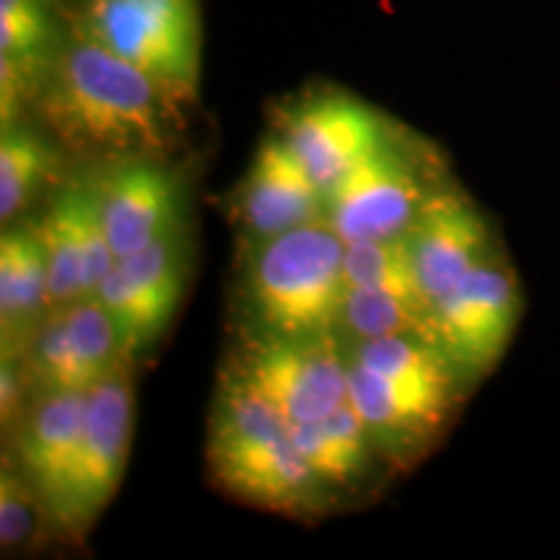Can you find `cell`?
<instances>
[{"instance_id": "ac0fdd59", "label": "cell", "mask_w": 560, "mask_h": 560, "mask_svg": "<svg viewBox=\"0 0 560 560\" xmlns=\"http://www.w3.org/2000/svg\"><path fill=\"white\" fill-rule=\"evenodd\" d=\"M50 314V276L37 226L13 223L0 236V353H24L26 342Z\"/></svg>"}, {"instance_id": "52a82bcc", "label": "cell", "mask_w": 560, "mask_h": 560, "mask_svg": "<svg viewBox=\"0 0 560 560\" xmlns=\"http://www.w3.org/2000/svg\"><path fill=\"white\" fill-rule=\"evenodd\" d=\"M444 179L389 130L327 195L325 219L346 244L400 236Z\"/></svg>"}, {"instance_id": "8992f818", "label": "cell", "mask_w": 560, "mask_h": 560, "mask_svg": "<svg viewBox=\"0 0 560 560\" xmlns=\"http://www.w3.org/2000/svg\"><path fill=\"white\" fill-rule=\"evenodd\" d=\"M524 312V293L506 252L467 272L429 310L425 332L467 387L499 366Z\"/></svg>"}, {"instance_id": "8fae6325", "label": "cell", "mask_w": 560, "mask_h": 560, "mask_svg": "<svg viewBox=\"0 0 560 560\" xmlns=\"http://www.w3.org/2000/svg\"><path fill=\"white\" fill-rule=\"evenodd\" d=\"M89 177L117 260L149 247L185 223V182L164 159L96 161Z\"/></svg>"}, {"instance_id": "7c38bea8", "label": "cell", "mask_w": 560, "mask_h": 560, "mask_svg": "<svg viewBox=\"0 0 560 560\" xmlns=\"http://www.w3.org/2000/svg\"><path fill=\"white\" fill-rule=\"evenodd\" d=\"M402 236L425 310H431L467 272L501 252V242L486 213L450 179L431 192Z\"/></svg>"}, {"instance_id": "4fadbf2b", "label": "cell", "mask_w": 560, "mask_h": 560, "mask_svg": "<svg viewBox=\"0 0 560 560\" xmlns=\"http://www.w3.org/2000/svg\"><path fill=\"white\" fill-rule=\"evenodd\" d=\"M387 132L389 125L380 112L346 91L306 94L278 117V136L291 145L325 198Z\"/></svg>"}, {"instance_id": "7402d4cb", "label": "cell", "mask_w": 560, "mask_h": 560, "mask_svg": "<svg viewBox=\"0 0 560 560\" xmlns=\"http://www.w3.org/2000/svg\"><path fill=\"white\" fill-rule=\"evenodd\" d=\"M425 322H429V314L397 293L374 289V285H346L335 335L346 346H355V342L387 338L397 332H425Z\"/></svg>"}, {"instance_id": "9a60e30c", "label": "cell", "mask_w": 560, "mask_h": 560, "mask_svg": "<svg viewBox=\"0 0 560 560\" xmlns=\"http://www.w3.org/2000/svg\"><path fill=\"white\" fill-rule=\"evenodd\" d=\"M327 198L291 145L278 132L260 143L234 195V219L244 244H257L285 231L322 221Z\"/></svg>"}, {"instance_id": "9c48e42d", "label": "cell", "mask_w": 560, "mask_h": 560, "mask_svg": "<svg viewBox=\"0 0 560 560\" xmlns=\"http://www.w3.org/2000/svg\"><path fill=\"white\" fill-rule=\"evenodd\" d=\"M187 276L190 247L185 229L112 265L94 296L115 322L125 359L136 361L166 330L185 293Z\"/></svg>"}, {"instance_id": "5b68a950", "label": "cell", "mask_w": 560, "mask_h": 560, "mask_svg": "<svg viewBox=\"0 0 560 560\" xmlns=\"http://www.w3.org/2000/svg\"><path fill=\"white\" fill-rule=\"evenodd\" d=\"M289 425L330 416L348 400L350 353L335 332L270 335L242 327L229 363Z\"/></svg>"}, {"instance_id": "2e32d148", "label": "cell", "mask_w": 560, "mask_h": 560, "mask_svg": "<svg viewBox=\"0 0 560 560\" xmlns=\"http://www.w3.org/2000/svg\"><path fill=\"white\" fill-rule=\"evenodd\" d=\"M86 395L89 389H68L32 397L11 431V462L39 493L45 516L79 450Z\"/></svg>"}, {"instance_id": "277c9868", "label": "cell", "mask_w": 560, "mask_h": 560, "mask_svg": "<svg viewBox=\"0 0 560 560\" xmlns=\"http://www.w3.org/2000/svg\"><path fill=\"white\" fill-rule=\"evenodd\" d=\"M73 32L132 62L182 104L198 100L202 68L198 0H89Z\"/></svg>"}, {"instance_id": "603a6c76", "label": "cell", "mask_w": 560, "mask_h": 560, "mask_svg": "<svg viewBox=\"0 0 560 560\" xmlns=\"http://www.w3.org/2000/svg\"><path fill=\"white\" fill-rule=\"evenodd\" d=\"M346 283L348 285H374L397 293V296L412 301L425 310L420 299L416 276L408 255L405 236H389V240H366L346 244Z\"/></svg>"}, {"instance_id": "e0dca14e", "label": "cell", "mask_w": 560, "mask_h": 560, "mask_svg": "<svg viewBox=\"0 0 560 560\" xmlns=\"http://www.w3.org/2000/svg\"><path fill=\"white\" fill-rule=\"evenodd\" d=\"M348 400L374 439L376 450L392 459L416 457L450 423L457 405L405 389L382 374L350 361Z\"/></svg>"}, {"instance_id": "cb8c5ba5", "label": "cell", "mask_w": 560, "mask_h": 560, "mask_svg": "<svg viewBox=\"0 0 560 560\" xmlns=\"http://www.w3.org/2000/svg\"><path fill=\"white\" fill-rule=\"evenodd\" d=\"M39 516H45L39 493L13 462L3 459V470H0V548H21L37 532Z\"/></svg>"}, {"instance_id": "d6986e66", "label": "cell", "mask_w": 560, "mask_h": 560, "mask_svg": "<svg viewBox=\"0 0 560 560\" xmlns=\"http://www.w3.org/2000/svg\"><path fill=\"white\" fill-rule=\"evenodd\" d=\"M291 439L327 488H348L361 482L374 467V439L350 400L330 416L291 425Z\"/></svg>"}, {"instance_id": "3957f363", "label": "cell", "mask_w": 560, "mask_h": 560, "mask_svg": "<svg viewBox=\"0 0 560 560\" xmlns=\"http://www.w3.org/2000/svg\"><path fill=\"white\" fill-rule=\"evenodd\" d=\"M242 327L270 335L335 332L346 296V242L327 219L244 244Z\"/></svg>"}, {"instance_id": "ffe728a7", "label": "cell", "mask_w": 560, "mask_h": 560, "mask_svg": "<svg viewBox=\"0 0 560 560\" xmlns=\"http://www.w3.org/2000/svg\"><path fill=\"white\" fill-rule=\"evenodd\" d=\"M62 145L13 122L0 136V219L5 226L19 219L60 177Z\"/></svg>"}, {"instance_id": "5bb4252c", "label": "cell", "mask_w": 560, "mask_h": 560, "mask_svg": "<svg viewBox=\"0 0 560 560\" xmlns=\"http://www.w3.org/2000/svg\"><path fill=\"white\" fill-rule=\"evenodd\" d=\"M34 226L47 255L50 312L94 296L117 257L109 247L89 172L60 185Z\"/></svg>"}, {"instance_id": "30bf717a", "label": "cell", "mask_w": 560, "mask_h": 560, "mask_svg": "<svg viewBox=\"0 0 560 560\" xmlns=\"http://www.w3.org/2000/svg\"><path fill=\"white\" fill-rule=\"evenodd\" d=\"M125 359L115 322L96 296L52 310L26 342V402L47 392L91 389Z\"/></svg>"}, {"instance_id": "6da1fadb", "label": "cell", "mask_w": 560, "mask_h": 560, "mask_svg": "<svg viewBox=\"0 0 560 560\" xmlns=\"http://www.w3.org/2000/svg\"><path fill=\"white\" fill-rule=\"evenodd\" d=\"M62 151L96 161L166 159L182 136V102L156 79L73 32L34 96Z\"/></svg>"}, {"instance_id": "44dd1931", "label": "cell", "mask_w": 560, "mask_h": 560, "mask_svg": "<svg viewBox=\"0 0 560 560\" xmlns=\"http://www.w3.org/2000/svg\"><path fill=\"white\" fill-rule=\"evenodd\" d=\"M60 50L47 0H0V58L19 68L32 100Z\"/></svg>"}, {"instance_id": "7a4b0ae2", "label": "cell", "mask_w": 560, "mask_h": 560, "mask_svg": "<svg viewBox=\"0 0 560 560\" xmlns=\"http://www.w3.org/2000/svg\"><path fill=\"white\" fill-rule=\"evenodd\" d=\"M208 470L236 499L280 514H319L332 490L291 439V425L252 384L223 369L208 429Z\"/></svg>"}, {"instance_id": "ba28073f", "label": "cell", "mask_w": 560, "mask_h": 560, "mask_svg": "<svg viewBox=\"0 0 560 560\" xmlns=\"http://www.w3.org/2000/svg\"><path fill=\"white\" fill-rule=\"evenodd\" d=\"M130 363H117L86 395L79 450L47 514L68 537L89 532L120 488L132 439Z\"/></svg>"}]
</instances>
